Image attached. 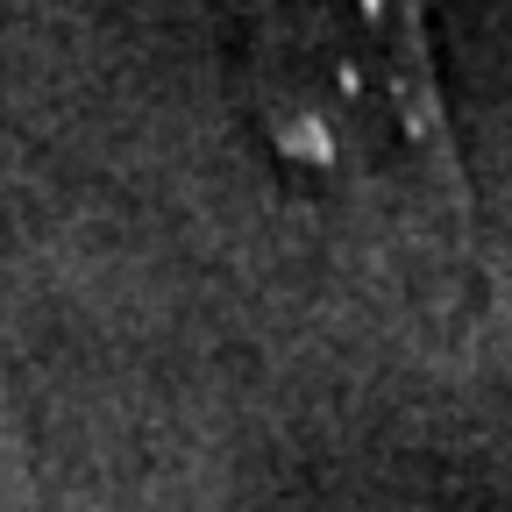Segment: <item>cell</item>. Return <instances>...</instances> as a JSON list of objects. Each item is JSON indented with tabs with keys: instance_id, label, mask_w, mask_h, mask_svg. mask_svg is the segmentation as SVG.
Wrapping results in <instances>:
<instances>
[{
	"instance_id": "obj_1",
	"label": "cell",
	"mask_w": 512,
	"mask_h": 512,
	"mask_svg": "<svg viewBox=\"0 0 512 512\" xmlns=\"http://www.w3.org/2000/svg\"><path fill=\"white\" fill-rule=\"evenodd\" d=\"M249 107L335 242L413 271L477 256L427 0H249Z\"/></svg>"
}]
</instances>
